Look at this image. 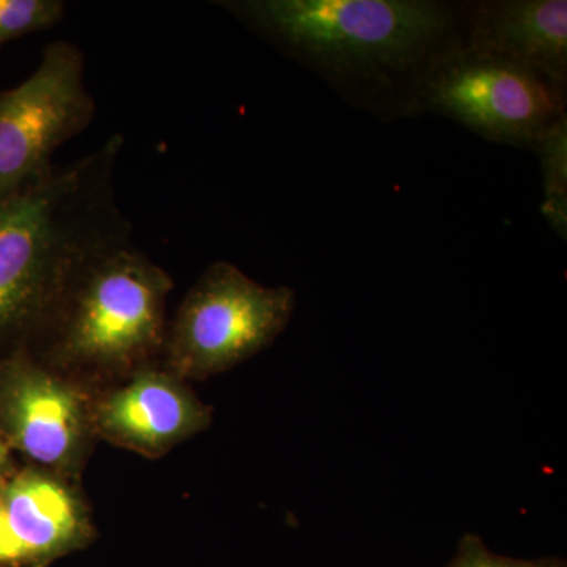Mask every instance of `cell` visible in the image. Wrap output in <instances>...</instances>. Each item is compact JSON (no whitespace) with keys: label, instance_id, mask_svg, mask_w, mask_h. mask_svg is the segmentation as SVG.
<instances>
[{"label":"cell","instance_id":"6da1fadb","mask_svg":"<svg viewBox=\"0 0 567 567\" xmlns=\"http://www.w3.org/2000/svg\"><path fill=\"white\" fill-rule=\"evenodd\" d=\"M240 20L361 106L404 95L410 111L429 71L464 37V18L427 0H251Z\"/></svg>","mask_w":567,"mask_h":567},{"label":"cell","instance_id":"7a4b0ae2","mask_svg":"<svg viewBox=\"0 0 567 567\" xmlns=\"http://www.w3.org/2000/svg\"><path fill=\"white\" fill-rule=\"evenodd\" d=\"M122 137L0 200V336L50 322L82 271L130 244L112 175Z\"/></svg>","mask_w":567,"mask_h":567},{"label":"cell","instance_id":"3957f363","mask_svg":"<svg viewBox=\"0 0 567 567\" xmlns=\"http://www.w3.org/2000/svg\"><path fill=\"white\" fill-rule=\"evenodd\" d=\"M174 281L130 244L93 260L52 320L50 365L70 375L125 377L166 344Z\"/></svg>","mask_w":567,"mask_h":567},{"label":"cell","instance_id":"277c9868","mask_svg":"<svg viewBox=\"0 0 567 567\" xmlns=\"http://www.w3.org/2000/svg\"><path fill=\"white\" fill-rule=\"evenodd\" d=\"M295 301L290 287L262 286L229 262L210 265L167 331L164 368L188 382L245 363L286 330Z\"/></svg>","mask_w":567,"mask_h":567},{"label":"cell","instance_id":"5b68a950","mask_svg":"<svg viewBox=\"0 0 567 567\" xmlns=\"http://www.w3.org/2000/svg\"><path fill=\"white\" fill-rule=\"evenodd\" d=\"M566 95L536 71L458 47L421 84L416 110L439 112L488 141L535 147L566 114Z\"/></svg>","mask_w":567,"mask_h":567},{"label":"cell","instance_id":"8992f818","mask_svg":"<svg viewBox=\"0 0 567 567\" xmlns=\"http://www.w3.org/2000/svg\"><path fill=\"white\" fill-rule=\"evenodd\" d=\"M93 115L84 54L70 41H54L28 80L0 92V200L50 177L54 153Z\"/></svg>","mask_w":567,"mask_h":567},{"label":"cell","instance_id":"52a82bcc","mask_svg":"<svg viewBox=\"0 0 567 567\" xmlns=\"http://www.w3.org/2000/svg\"><path fill=\"white\" fill-rule=\"evenodd\" d=\"M0 421L7 442L66 480L80 472L96 436L92 398L80 382L29 358H14L3 369Z\"/></svg>","mask_w":567,"mask_h":567},{"label":"cell","instance_id":"ba28073f","mask_svg":"<svg viewBox=\"0 0 567 567\" xmlns=\"http://www.w3.org/2000/svg\"><path fill=\"white\" fill-rule=\"evenodd\" d=\"M92 399L95 435L148 458L163 457L212 424V406L181 377L151 363Z\"/></svg>","mask_w":567,"mask_h":567},{"label":"cell","instance_id":"9c48e42d","mask_svg":"<svg viewBox=\"0 0 567 567\" xmlns=\"http://www.w3.org/2000/svg\"><path fill=\"white\" fill-rule=\"evenodd\" d=\"M461 47L527 66L566 95V0L475 3L465 9Z\"/></svg>","mask_w":567,"mask_h":567},{"label":"cell","instance_id":"30bf717a","mask_svg":"<svg viewBox=\"0 0 567 567\" xmlns=\"http://www.w3.org/2000/svg\"><path fill=\"white\" fill-rule=\"evenodd\" d=\"M0 496L25 566L48 565L92 539L87 507L66 477L25 468L6 477Z\"/></svg>","mask_w":567,"mask_h":567},{"label":"cell","instance_id":"8fae6325","mask_svg":"<svg viewBox=\"0 0 567 567\" xmlns=\"http://www.w3.org/2000/svg\"><path fill=\"white\" fill-rule=\"evenodd\" d=\"M535 151L540 156L543 167L544 200L543 212L555 230L563 238L567 233V118L566 114L551 123L537 140Z\"/></svg>","mask_w":567,"mask_h":567},{"label":"cell","instance_id":"7c38bea8","mask_svg":"<svg viewBox=\"0 0 567 567\" xmlns=\"http://www.w3.org/2000/svg\"><path fill=\"white\" fill-rule=\"evenodd\" d=\"M65 14L61 0H0V47L54 28Z\"/></svg>","mask_w":567,"mask_h":567},{"label":"cell","instance_id":"4fadbf2b","mask_svg":"<svg viewBox=\"0 0 567 567\" xmlns=\"http://www.w3.org/2000/svg\"><path fill=\"white\" fill-rule=\"evenodd\" d=\"M447 567H518V559L495 554L480 536L465 535L458 544L456 557Z\"/></svg>","mask_w":567,"mask_h":567},{"label":"cell","instance_id":"5bb4252c","mask_svg":"<svg viewBox=\"0 0 567 567\" xmlns=\"http://www.w3.org/2000/svg\"><path fill=\"white\" fill-rule=\"evenodd\" d=\"M0 566H25L21 548L11 533L2 496H0Z\"/></svg>","mask_w":567,"mask_h":567},{"label":"cell","instance_id":"9a60e30c","mask_svg":"<svg viewBox=\"0 0 567 567\" xmlns=\"http://www.w3.org/2000/svg\"><path fill=\"white\" fill-rule=\"evenodd\" d=\"M10 470V446L9 442H7L6 436H3L2 431H0V484L3 483V477H6L7 473Z\"/></svg>","mask_w":567,"mask_h":567},{"label":"cell","instance_id":"2e32d148","mask_svg":"<svg viewBox=\"0 0 567 567\" xmlns=\"http://www.w3.org/2000/svg\"><path fill=\"white\" fill-rule=\"evenodd\" d=\"M518 567H566L565 561L561 559L546 558L533 559V561H524L518 559Z\"/></svg>","mask_w":567,"mask_h":567}]
</instances>
